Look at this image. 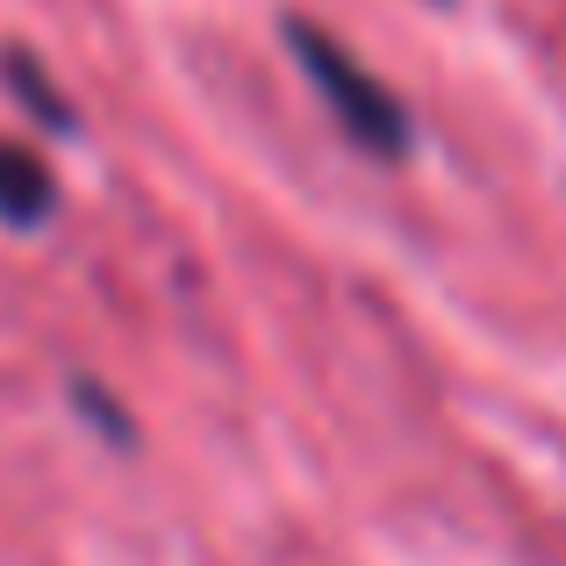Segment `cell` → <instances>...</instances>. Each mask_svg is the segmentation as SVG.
<instances>
[{"label": "cell", "mask_w": 566, "mask_h": 566, "mask_svg": "<svg viewBox=\"0 0 566 566\" xmlns=\"http://www.w3.org/2000/svg\"><path fill=\"white\" fill-rule=\"evenodd\" d=\"M280 36H287V51H294V65H302V80L316 86V101L331 108V123L345 129V137L359 144L366 158H380V166L409 158V144H416L409 108H401L395 86H387L345 36H331V29L308 22V14H287V22H280Z\"/></svg>", "instance_id": "obj_1"}, {"label": "cell", "mask_w": 566, "mask_h": 566, "mask_svg": "<svg viewBox=\"0 0 566 566\" xmlns=\"http://www.w3.org/2000/svg\"><path fill=\"white\" fill-rule=\"evenodd\" d=\"M51 208H57L51 158H36L29 144H0V222L36 230V222H51Z\"/></svg>", "instance_id": "obj_2"}, {"label": "cell", "mask_w": 566, "mask_h": 566, "mask_svg": "<svg viewBox=\"0 0 566 566\" xmlns=\"http://www.w3.org/2000/svg\"><path fill=\"white\" fill-rule=\"evenodd\" d=\"M8 80H14V86H22V101H29V108H36V115H43V123H57V129H65V123H72V108H65V101H57V94H51V80H43V72H36V65H29V57H14V51H8Z\"/></svg>", "instance_id": "obj_3"}]
</instances>
